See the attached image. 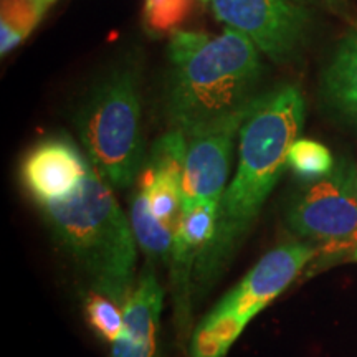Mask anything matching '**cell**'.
I'll return each instance as SVG.
<instances>
[{
	"instance_id": "obj_1",
	"label": "cell",
	"mask_w": 357,
	"mask_h": 357,
	"mask_svg": "<svg viewBox=\"0 0 357 357\" xmlns=\"http://www.w3.org/2000/svg\"><path fill=\"white\" fill-rule=\"evenodd\" d=\"M305 123L296 84H280L253 100L238 134V164L218 204L215 231L194 273V296H204L229 268L288 166L289 147Z\"/></svg>"
},
{
	"instance_id": "obj_2",
	"label": "cell",
	"mask_w": 357,
	"mask_h": 357,
	"mask_svg": "<svg viewBox=\"0 0 357 357\" xmlns=\"http://www.w3.org/2000/svg\"><path fill=\"white\" fill-rule=\"evenodd\" d=\"M167 61L164 113L185 136L248 108L258 96L260 50L230 26L220 35L178 30L169 38Z\"/></svg>"
},
{
	"instance_id": "obj_3",
	"label": "cell",
	"mask_w": 357,
	"mask_h": 357,
	"mask_svg": "<svg viewBox=\"0 0 357 357\" xmlns=\"http://www.w3.org/2000/svg\"><path fill=\"white\" fill-rule=\"evenodd\" d=\"M40 207L93 291L126 306L136 287L137 243L131 222L101 174L91 166L70 197Z\"/></svg>"
},
{
	"instance_id": "obj_4",
	"label": "cell",
	"mask_w": 357,
	"mask_h": 357,
	"mask_svg": "<svg viewBox=\"0 0 357 357\" xmlns=\"http://www.w3.org/2000/svg\"><path fill=\"white\" fill-rule=\"evenodd\" d=\"M75 123L91 166L108 184L131 187L146 162L136 70L118 66L109 71L89 91Z\"/></svg>"
},
{
	"instance_id": "obj_5",
	"label": "cell",
	"mask_w": 357,
	"mask_h": 357,
	"mask_svg": "<svg viewBox=\"0 0 357 357\" xmlns=\"http://www.w3.org/2000/svg\"><path fill=\"white\" fill-rule=\"evenodd\" d=\"M357 166L341 164L303 189L287 212L289 230L314 245L319 255L357 248Z\"/></svg>"
},
{
	"instance_id": "obj_6",
	"label": "cell",
	"mask_w": 357,
	"mask_h": 357,
	"mask_svg": "<svg viewBox=\"0 0 357 357\" xmlns=\"http://www.w3.org/2000/svg\"><path fill=\"white\" fill-rule=\"evenodd\" d=\"M220 22L238 30L261 53L284 63L305 42L310 17L294 0H202Z\"/></svg>"
},
{
	"instance_id": "obj_7",
	"label": "cell",
	"mask_w": 357,
	"mask_h": 357,
	"mask_svg": "<svg viewBox=\"0 0 357 357\" xmlns=\"http://www.w3.org/2000/svg\"><path fill=\"white\" fill-rule=\"evenodd\" d=\"M250 106L187 134L182 205L200 200L220 202L229 187L235 137L240 134Z\"/></svg>"
},
{
	"instance_id": "obj_8",
	"label": "cell",
	"mask_w": 357,
	"mask_h": 357,
	"mask_svg": "<svg viewBox=\"0 0 357 357\" xmlns=\"http://www.w3.org/2000/svg\"><path fill=\"white\" fill-rule=\"evenodd\" d=\"M318 255V248L303 240L270 250L211 312L231 316L248 326L250 321L278 298Z\"/></svg>"
},
{
	"instance_id": "obj_9",
	"label": "cell",
	"mask_w": 357,
	"mask_h": 357,
	"mask_svg": "<svg viewBox=\"0 0 357 357\" xmlns=\"http://www.w3.org/2000/svg\"><path fill=\"white\" fill-rule=\"evenodd\" d=\"M217 200H200L182 205L174 247L169 261V278L174 300L177 336L181 344H187L192 333V311H194V273L204 248L215 231L218 217Z\"/></svg>"
},
{
	"instance_id": "obj_10",
	"label": "cell",
	"mask_w": 357,
	"mask_h": 357,
	"mask_svg": "<svg viewBox=\"0 0 357 357\" xmlns=\"http://www.w3.org/2000/svg\"><path fill=\"white\" fill-rule=\"evenodd\" d=\"M91 164L86 162L77 146L55 137L40 142L22 162L20 176L25 189L47 205L70 197L88 176Z\"/></svg>"
},
{
	"instance_id": "obj_11",
	"label": "cell",
	"mask_w": 357,
	"mask_h": 357,
	"mask_svg": "<svg viewBox=\"0 0 357 357\" xmlns=\"http://www.w3.org/2000/svg\"><path fill=\"white\" fill-rule=\"evenodd\" d=\"M164 288L155 275H144L123 307L124 329L113 342L111 357H158Z\"/></svg>"
},
{
	"instance_id": "obj_12",
	"label": "cell",
	"mask_w": 357,
	"mask_h": 357,
	"mask_svg": "<svg viewBox=\"0 0 357 357\" xmlns=\"http://www.w3.org/2000/svg\"><path fill=\"white\" fill-rule=\"evenodd\" d=\"M323 91L337 113L357 123V25L339 42L324 71Z\"/></svg>"
},
{
	"instance_id": "obj_13",
	"label": "cell",
	"mask_w": 357,
	"mask_h": 357,
	"mask_svg": "<svg viewBox=\"0 0 357 357\" xmlns=\"http://www.w3.org/2000/svg\"><path fill=\"white\" fill-rule=\"evenodd\" d=\"M129 222L137 247L149 258V263L160 261L169 266L176 231L154 215L146 194L141 189L132 195Z\"/></svg>"
},
{
	"instance_id": "obj_14",
	"label": "cell",
	"mask_w": 357,
	"mask_h": 357,
	"mask_svg": "<svg viewBox=\"0 0 357 357\" xmlns=\"http://www.w3.org/2000/svg\"><path fill=\"white\" fill-rule=\"evenodd\" d=\"M247 324L225 314L208 312L190 336V357H225Z\"/></svg>"
},
{
	"instance_id": "obj_15",
	"label": "cell",
	"mask_w": 357,
	"mask_h": 357,
	"mask_svg": "<svg viewBox=\"0 0 357 357\" xmlns=\"http://www.w3.org/2000/svg\"><path fill=\"white\" fill-rule=\"evenodd\" d=\"M48 6L43 0H0V52L19 47L42 20Z\"/></svg>"
},
{
	"instance_id": "obj_16",
	"label": "cell",
	"mask_w": 357,
	"mask_h": 357,
	"mask_svg": "<svg viewBox=\"0 0 357 357\" xmlns=\"http://www.w3.org/2000/svg\"><path fill=\"white\" fill-rule=\"evenodd\" d=\"M197 0H144L142 25L151 37H166L178 32L190 19Z\"/></svg>"
},
{
	"instance_id": "obj_17",
	"label": "cell",
	"mask_w": 357,
	"mask_h": 357,
	"mask_svg": "<svg viewBox=\"0 0 357 357\" xmlns=\"http://www.w3.org/2000/svg\"><path fill=\"white\" fill-rule=\"evenodd\" d=\"M288 166L296 176L314 182L333 172L334 159L331 151L321 142L298 137L289 147Z\"/></svg>"
},
{
	"instance_id": "obj_18",
	"label": "cell",
	"mask_w": 357,
	"mask_h": 357,
	"mask_svg": "<svg viewBox=\"0 0 357 357\" xmlns=\"http://www.w3.org/2000/svg\"><path fill=\"white\" fill-rule=\"evenodd\" d=\"M88 324L102 341L113 342L123 334L124 316L123 307L105 294L91 291L84 301Z\"/></svg>"
},
{
	"instance_id": "obj_19",
	"label": "cell",
	"mask_w": 357,
	"mask_h": 357,
	"mask_svg": "<svg viewBox=\"0 0 357 357\" xmlns=\"http://www.w3.org/2000/svg\"><path fill=\"white\" fill-rule=\"evenodd\" d=\"M326 6H329L334 10H342V8L346 7V0H323Z\"/></svg>"
},
{
	"instance_id": "obj_20",
	"label": "cell",
	"mask_w": 357,
	"mask_h": 357,
	"mask_svg": "<svg viewBox=\"0 0 357 357\" xmlns=\"http://www.w3.org/2000/svg\"><path fill=\"white\" fill-rule=\"evenodd\" d=\"M352 260L357 261V248L354 250V252H352Z\"/></svg>"
},
{
	"instance_id": "obj_21",
	"label": "cell",
	"mask_w": 357,
	"mask_h": 357,
	"mask_svg": "<svg viewBox=\"0 0 357 357\" xmlns=\"http://www.w3.org/2000/svg\"><path fill=\"white\" fill-rule=\"evenodd\" d=\"M43 2H45V3H47V6H50V3H53V2H55V0H43Z\"/></svg>"
},
{
	"instance_id": "obj_22",
	"label": "cell",
	"mask_w": 357,
	"mask_h": 357,
	"mask_svg": "<svg viewBox=\"0 0 357 357\" xmlns=\"http://www.w3.org/2000/svg\"><path fill=\"white\" fill-rule=\"evenodd\" d=\"M356 184H357V178H356Z\"/></svg>"
}]
</instances>
